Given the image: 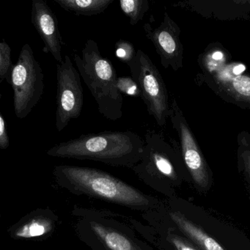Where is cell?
Listing matches in <instances>:
<instances>
[{
	"label": "cell",
	"instance_id": "cell-8",
	"mask_svg": "<svg viewBox=\"0 0 250 250\" xmlns=\"http://www.w3.org/2000/svg\"><path fill=\"white\" fill-rule=\"evenodd\" d=\"M144 31L160 57L164 68H171L175 71L182 68L184 46L180 39L181 29L167 13H165L159 27H153L150 23H146Z\"/></svg>",
	"mask_w": 250,
	"mask_h": 250
},
{
	"label": "cell",
	"instance_id": "cell-10",
	"mask_svg": "<svg viewBox=\"0 0 250 250\" xmlns=\"http://www.w3.org/2000/svg\"><path fill=\"white\" fill-rule=\"evenodd\" d=\"M216 87L232 100L250 106V76L232 74L222 68L214 74Z\"/></svg>",
	"mask_w": 250,
	"mask_h": 250
},
{
	"label": "cell",
	"instance_id": "cell-15",
	"mask_svg": "<svg viewBox=\"0 0 250 250\" xmlns=\"http://www.w3.org/2000/svg\"><path fill=\"white\" fill-rule=\"evenodd\" d=\"M51 222L46 219H33L27 222L16 231V236L22 238H31L42 236L52 229Z\"/></svg>",
	"mask_w": 250,
	"mask_h": 250
},
{
	"label": "cell",
	"instance_id": "cell-17",
	"mask_svg": "<svg viewBox=\"0 0 250 250\" xmlns=\"http://www.w3.org/2000/svg\"><path fill=\"white\" fill-rule=\"evenodd\" d=\"M11 55V48L3 39L0 43V83L6 80L7 83L11 84L14 67Z\"/></svg>",
	"mask_w": 250,
	"mask_h": 250
},
{
	"label": "cell",
	"instance_id": "cell-6",
	"mask_svg": "<svg viewBox=\"0 0 250 250\" xmlns=\"http://www.w3.org/2000/svg\"><path fill=\"white\" fill-rule=\"evenodd\" d=\"M56 99V128L61 132L80 116L84 104L81 76L68 55L57 65Z\"/></svg>",
	"mask_w": 250,
	"mask_h": 250
},
{
	"label": "cell",
	"instance_id": "cell-9",
	"mask_svg": "<svg viewBox=\"0 0 250 250\" xmlns=\"http://www.w3.org/2000/svg\"><path fill=\"white\" fill-rule=\"evenodd\" d=\"M31 21L44 43L43 52L51 54L58 63L63 62L62 46L65 43L62 42L59 23L45 0H33Z\"/></svg>",
	"mask_w": 250,
	"mask_h": 250
},
{
	"label": "cell",
	"instance_id": "cell-20",
	"mask_svg": "<svg viewBox=\"0 0 250 250\" xmlns=\"http://www.w3.org/2000/svg\"><path fill=\"white\" fill-rule=\"evenodd\" d=\"M10 142L6 120L3 114H0V148L5 150L9 147Z\"/></svg>",
	"mask_w": 250,
	"mask_h": 250
},
{
	"label": "cell",
	"instance_id": "cell-13",
	"mask_svg": "<svg viewBox=\"0 0 250 250\" xmlns=\"http://www.w3.org/2000/svg\"><path fill=\"white\" fill-rule=\"evenodd\" d=\"M91 228L97 236L111 250H134L131 241L119 232L96 223H92Z\"/></svg>",
	"mask_w": 250,
	"mask_h": 250
},
{
	"label": "cell",
	"instance_id": "cell-16",
	"mask_svg": "<svg viewBox=\"0 0 250 250\" xmlns=\"http://www.w3.org/2000/svg\"><path fill=\"white\" fill-rule=\"evenodd\" d=\"M237 143L238 164L250 184V134L241 131L238 135Z\"/></svg>",
	"mask_w": 250,
	"mask_h": 250
},
{
	"label": "cell",
	"instance_id": "cell-3",
	"mask_svg": "<svg viewBox=\"0 0 250 250\" xmlns=\"http://www.w3.org/2000/svg\"><path fill=\"white\" fill-rule=\"evenodd\" d=\"M55 174L76 189L90 195L131 207L148 205L140 191L99 169L62 165L56 167Z\"/></svg>",
	"mask_w": 250,
	"mask_h": 250
},
{
	"label": "cell",
	"instance_id": "cell-1",
	"mask_svg": "<svg viewBox=\"0 0 250 250\" xmlns=\"http://www.w3.org/2000/svg\"><path fill=\"white\" fill-rule=\"evenodd\" d=\"M145 142L131 131H106L82 134L47 151L53 157L89 159L115 165H131L143 157Z\"/></svg>",
	"mask_w": 250,
	"mask_h": 250
},
{
	"label": "cell",
	"instance_id": "cell-11",
	"mask_svg": "<svg viewBox=\"0 0 250 250\" xmlns=\"http://www.w3.org/2000/svg\"><path fill=\"white\" fill-rule=\"evenodd\" d=\"M170 217L178 228L202 250H225L214 238L180 212H172Z\"/></svg>",
	"mask_w": 250,
	"mask_h": 250
},
{
	"label": "cell",
	"instance_id": "cell-18",
	"mask_svg": "<svg viewBox=\"0 0 250 250\" xmlns=\"http://www.w3.org/2000/svg\"><path fill=\"white\" fill-rule=\"evenodd\" d=\"M137 52L131 42L119 40L115 43V55L119 61L126 65L135 58Z\"/></svg>",
	"mask_w": 250,
	"mask_h": 250
},
{
	"label": "cell",
	"instance_id": "cell-21",
	"mask_svg": "<svg viewBox=\"0 0 250 250\" xmlns=\"http://www.w3.org/2000/svg\"><path fill=\"white\" fill-rule=\"evenodd\" d=\"M169 239L177 250H198L194 248L188 241L183 239L178 235L172 234L169 235Z\"/></svg>",
	"mask_w": 250,
	"mask_h": 250
},
{
	"label": "cell",
	"instance_id": "cell-7",
	"mask_svg": "<svg viewBox=\"0 0 250 250\" xmlns=\"http://www.w3.org/2000/svg\"><path fill=\"white\" fill-rule=\"evenodd\" d=\"M169 119L178 134L183 160L193 181L198 187L206 188L209 182L208 167L197 140L175 99L170 104Z\"/></svg>",
	"mask_w": 250,
	"mask_h": 250
},
{
	"label": "cell",
	"instance_id": "cell-5",
	"mask_svg": "<svg viewBox=\"0 0 250 250\" xmlns=\"http://www.w3.org/2000/svg\"><path fill=\"white\" fill-rule=\"evenodd\" d=\"M131 77L141 92L140 97L147 112L159 126H165L170 115L169 94L157 67L148 55L137 50L135 58L128 64Z\"/></svg>",
	"mask_w": 250,
	"mask_h": 250
},
{
	"label": "cell",
	"instance_id": "cell-19",
	"mask_svg": "<svg viewBox=\"0 0 250 250\" xmlns=\"http://www.w3.org/2000/svg\"><path fill=\"white\" fill-rule=\"evenodd\" d=\"M118 87L120 92L125 96L140 97L141 92L137 83L131 77H120L118 79Z\"/></svg>",
	"mask_w": 250,
	"mask_h": 250
},
{
	"label": "cell",
	"instance_id": "cell-12",
	"mask_svg": "<svg viewBox=\"0 0 250 250\" xmlns=\"http://www.w3.org/2000/svg\"><path fill=\"white\" fill-rule=\"evenodd\" d=\"M54 2L68 12L91 17L104 12L114 0H54Z\"/></svg>",
	"mask_w": 250,
	"mask_h": 250
},
{
	"label": "cell",
	"instance_id": "cell-2",
	"mask_svg": "<svg viewBox=\"0 0 250 250\" xmlns=\"http://www.w3.org/2000/svg\"><path fill=\"white\" fill-rule=\"evenodd\" d=\"M74 60L92 96L99 112L104 118L117 121L123 116L124 97L118 87V75L113 64L104 58L95 41L87 40L82 56L74 54Z\"/></svg>",
	"mask_w": 250,
	"mask_h": 250
},
{
	"label": "cell",
	"instance_id": "cell-4",
	"mask_svg": "<svg viewBox=\"0 0 250 250\" xmlns=\"http://www.w3.org/2000/svg\"><path fill=\"white\" fill-rule=\"evenodd\" d=\"M11 85L16 116L24 119L39 103L44 90L43 70L28 43L21 48L14 65Z\"/></svg>",
	"mask_w": 250,
	"mask_h": 250
},
{
	"label": "cell",
	"instance_id": "cell-14",
	"mask_svg": "<svg viewBox=\"0 0 250 250\" xmlns=\"http://www.w3.org/2000/svg\"><path fill=\"white\" fill-rule=\"evenodd\" d=\"M119 3L121 11L129 18L130 24L132 26L143 20L149 9L147 0H121Z\"/></svg>",
	"mask_w": 250,
	"mask_h": 250
}]
</instances>
